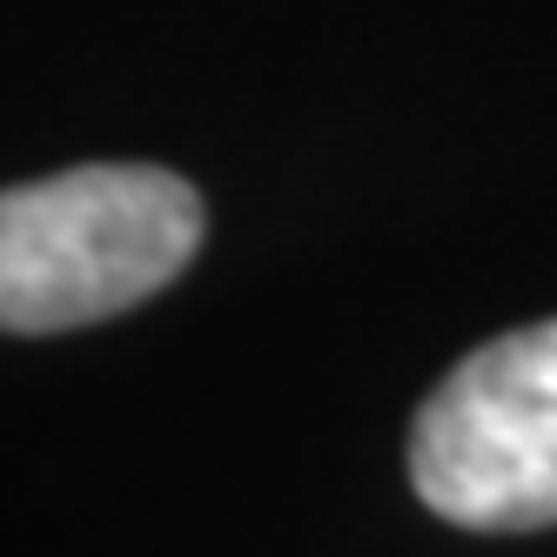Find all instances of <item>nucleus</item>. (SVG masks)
<instances>
[{"label": "nucleus", "instance_id": "obj_1", "mask_svg": "<svg viewBox=\"0 0 557 557\" xmlns=\"http://www.w3.org/2000/svg\"><path fill=\"white\" fill-rule=\"evenodd\" d=\"M202 249V195L169 169L95 162L0 188V330L48 336L169 289Z\"/></svg>", "mask_w": 557, "mask_h": 557}, {"label": "nucleus", "instance_id": "obj_2", "mask_svg": "<svg viewBox=\"0 0 557 557\" xmlns=\"http://www.w3.org/2000/svg\"><path fill=\"white\" fill-rule=\"evenodd\" d=\"M410 484L463 531L557 524V315L470 349L430 389L410 430Z\"/></svg>", "mask_w": 557, "mask_h": 557}]
</instances>
